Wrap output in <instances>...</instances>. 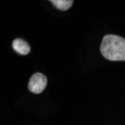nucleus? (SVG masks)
Returning <instances> with one entry per match:
<instances>
[{
    "label": "nucleus",
    "instance_id": "2",
    "mask_svg": "<svg viewBox=\"0 0 125 125\" xmlns=\"http://www.w3.org/2000/svg\"><path fill=\"white\" fill-rule=\"evenodd\" d=\"M47 83V77L41 74V73H36L31 77L28 88L29 90L36 94H40L42 93L45 89Z\"/></svg>",
    "mask_w": 125,
    "mask_h": 125
},
{
    "label": "nucleus",
    "instance_id": "3",
    "mask_svg": "<svg viewBox=\"0 0 125 125\" xmlns=\"http://www.w3.org/2000/svg\"><path fill=\"white\" fill-rule=\"evenodd\" d=\"M13 49L18 54L22 55H27L30 52V46L25 40L21 38H16L13 42Z\"/></svg>",
    "mask_w": 125,
    "mask_h": 125
},
{
    "label": "nucleus",
    "instance_id": "4",
    "mask_svg": "<svg viewBox=\"0 0 125 125\" xmlns=\"http://www.w3.org/2000/svg\"><path fill=\"white\" fill-rule=\"evenodd\" d=\"M59 10H67L73 4L72 0H52L50 1Z\"/></svg>",
    "mask_w": 125,
    "mask_h": 125
},
{
    "label": "nucleus",
    "instance_id": "1",
    "mask_svg": "<svg viewBox=\"0 0 125 125\" xmlns=\"http://www.w3.org/2000/svg\"><path fill=\"white\" fill-rule=\"evenodd\" d=\"M100 51L109 61H125V39L116 35H106L103 38Z\"/></svg>",
    "mask_w": 125,
    "mask_h": 125
}]
</instances>
